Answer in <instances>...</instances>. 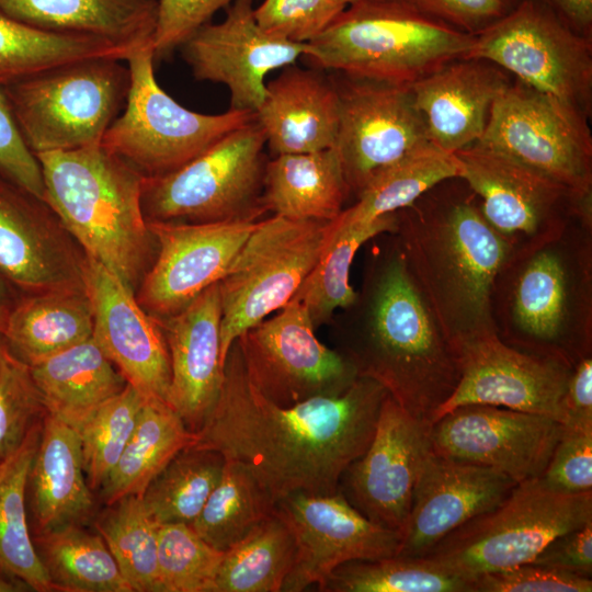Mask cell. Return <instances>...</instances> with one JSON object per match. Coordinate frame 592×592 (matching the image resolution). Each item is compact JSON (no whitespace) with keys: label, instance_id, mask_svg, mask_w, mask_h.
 I'll return each instance as SVG.
<instances>
[{"label":"cell","instance_id":"cell-1","mask_svg":"<svg viewBox=\"0 0 592 592\" xmlns=\"http://www.w3.org/2000/svg\"><path fill=\"white\" fill-rule=\"evenodd\" d=\"M386 395L380 384L358 376L339 396L278 406L250 382L235 342L219 397L193 446L244 466L275 503L295 493L332 494L371 444Z\"/></svg>","mask_w":592,"mask_h":592},{"label":"cell","instance_id":"cell-2","mask_svg":"<svg viewBox=\"0 0 592 592\" xmlns=\"http://www.w3.org/2000/svg\"><path fill=\"white\" fill-rule=\"evenodd\" d=\"M396 219L408 271L452 348L497 332L492 291L513 248L487 221L465 180L442 181Z\"/></svg>","mask_w":592,"mask_h":592},{"label":"cell","instance_id":"cell-3","mask_svg":"<svg viewBox=\"0 0 592 592\" xmlns=\"http://www.w3.org/2000/svg\"><path fill=\"white\" fill-rule=\"evenodd\" d=\"M592 223L578 219L557 239L514 253L496 277L499 338L573 367L592 353Z\"/></svg>","mask_w":592,"mask_h":592},{"label":"cell","instance_id":"cell-4","mask_svg":"<svg viewBox=\"0 0 592 592\" xmlns=\"http://www.w3.org/2000/svg\"><path fill=\"white\" fill-rule=\"evenodd\" d=\"M364 340L345 356L412 417L432 423L459 382L456 353L408 271L400 247L374 283Z\"/></svg>","mask_w":592,"mask_h":592},{"label":"cell","instance_id":"cell-5","mask_svg":"<svg viewBox=\"0 0 592 592\" xmlns=\"http://www.w3.org/2000/svg\"><path fill=\"white\" fill-rule=\"evenodd\" d=\"M35 156L44 202L83 254L136 293L155 241L141 205L144 177L102 144Z\"/></svg>","mask_w":592,"mask_h":592},{"label":"cell","instance_id":"cell-6","mask_svg":"<svg viewBox=\"0 0 592 592\" xmlns=\"http://www.w3.org/2000/svg\"><path fill=\"white\" fill-rule=\"evenodd\" d=\"M473 44V35L405 0H356L308 43L304 58L319 70L411 87L446 64L467 58Z\"/></svg>","mask_w":592,"mask_h":592},{"label":"cell","instance_id":"cell-7","mask_svg":"<svg viewBox=\"0 0 592 592\" xmlns=\"http://www.w3.org/2000/svg\"><path fill=\"white\" fill-rule=\"evenodd\" d=\"M592 520V491L566 493L542 477L460 525L421 558L465 581L531 562L555 537ZM469 583V582H468Z\"/></svg>","mask_w":592,"mask_h":592},{"label":"cell","instance_id":"cell-8","mask_svg":"<svg viewBox=\"0 0 592 592\" xmlns=\"http://www.w3.org/2000/svg\"><path fill=\"white\" fill-rule=\"evenodd\" d=\"M124 60L96 57L62 64L2 88L34 155L99 145L126 103Z\"/></svg>","mask_w":592,"mask_h":592},{"label":"cell","instance_id":"cell-9","mask_svg":"<svg viewBox=\"0 0 592 592\" xmlns=\"http://www.w3.org/2000/svg\"><path fill=\"white\" fill-rule=\"evenodd\" d=\"M339 225V216L295 220L274 215L259 221L218 282L224 367L234 343L294 297Z\"/></svg>","mask_w":592,"mask_h":592},{"label":"cell","instance_id":"cell-10","mask_svg":"<svg viewBox=\"0 0 592 592\" xmlns=\"http://www.w3.org/2000/svg\"><path fill=\"white\" fill-rule=\"evenodd\" d=\"M130 84L125 110L101 144L144 178L170 173L229 132L254 118V112L229 109L221 114L191 111L172 99L155 77L152 46L125 60Z\"/></svg>","mask_w":592,"mask_h":592},{"label":"cell","instance_id":"cell-11","mask_svg":"<svg viewBox=\"0 0 592 592\" xmlns=\"http://www.w3.org/2000/svg\"><path fill=\"white\" fill-rule=\"evenodd\" d=\"M264 147V133L254 116L181 168L144 178L146 219L213 223L261 215Z\"/></svg>","mask_w":592,"mask_h":592},{"label":"cell","instance_id":"cell-12","mask_svg":"<svg viewBox=\"0 0 592 592\" xmlns=\"http://www.w3.org/2000/svg\"><path fill=\"white\" fill-rule=\"evenodd\" d=\"M584 112L515 79L494 101L478 146L592 196V134Z\"/></svg>","mask_w":592,"mask_h":592},{"label":"cell","instance_id":"cell-13","mask_svg":"<svg viewBox=\"0 0 592 592\" xmlns=\"http://www.w3.org/2000/svg\"><path fill=\"white\" fill-rule=\"evenodd\" d=\"M462 179L487 221L513 248L527 252L559 238L578 219L592 221V196L476 144L455 152Z\"/></svg>","mask_w":592,"mask_h":592},{"label":"cell","instance_id":"cell-14","mask_svg":"<svg viewBox=\"0 0 592 592\" xmlns=\"http://www.w3.org/2000/svg\"><path fill=\"white\" fill-rule=\"evenodd\" d=\"M467 58L488 60L591 116L592 39L571 31L536 0H524L474 36Z\"/></svg>","mask_w":592,"mask_h":592},{"label":"cell","instance_id":"cell-15","mask_svg":"<svg viewBox=\"0 0 592 592\" xmlns=\"http://www.w3.org/2000/svg\"><path fill=\"white\" fill-rule=\"evenodd\" d=\"M314 326L307 307L292 298L236 341L248 378L270 401L289 407L339 396L357 379L351 362L321 343Z\"/></svg>","mask_w":592,"mask_h":592},{"label":"cell","instance_id":"cell-16","mask_svg":"<svg viewBox=\"0 0 592 592\" xmlns=\"http://www.w3.org/2000/svg\"><path fill=\"white\" fill-rule=\"evenodd\" d=\"M333 81L339 96L334 148L350 191L358 195L378 172L430 140L411 87L344 75Z\"/></svg>","mask_w":592,"mask_h":592},{"label":"cell","instance_id":"cell-17","mask_svg":"<svg viewBox=\"0 0 592 592\" xmlns=\"http://www.w3.org/2000/svg\"><path fill=\"white\" fill-rule=\"evenodd\" d=\"M275 511L296 546L283 592H300L314 584L320 591L342 563L398 554L401 535L366 519L340 490L326 496L291 494L276 502Z\"/></svg>","mask_w":592,"mask_h":592},{"label":"cell","instance_id":"cell-18","mask_svg":"<svg viewBox=\"0 0 592 592\" xmlns=\"http://www.w3.org/2000/svg\"><path fill=\"white\" fill-rule=\"evenodd\" d=\"M562 431L547 415L470 403L431 423L430 441L435 454L497 469L519 483L543 476Z\"/></svg>","mask_w":592,"mask_h":592},{"label":"cell","instance_id":"cell-19","mask_svg":"<svg viewBox=\"0 0 592 592\" xmlns=\"http://www.w3.org/2000/svg\"><path fill=\"white\" fill-rule=\"evenodd\" d=\"M255 218L190 224L147 220L158 254L135 293L138 304L156 319L182 310L223 278L257 228Z\"/></svg>","mask_w":592,"mask_h":592},{"label":"cell","instance_id":"cell-20","mask_svg":"<svg viewBox=\"0 0 592 592\" xmlns=\"http://www.w3.org/2000/svg\"><path fill=\"white\" fill-rule=\"evenodd\" d=\"M431 423L401 408L387 392L365 453L342 474L339 490L373 523L403 533L422 465L432 452Z\"/></svg>","mask_w":592,"mask_h":592},{"label":"cell","instance_id":"cell-21","mask_svg":"<svg viewBox=\"0 0 592 592\" xmlns=\"http://www.w3.org/2000/svg\"><path fill=\"white\" fill-rule=\"evenodd\" d=\"M454 351L459 382L432 423L453 409L470 403L543 414L562 423V400L573 367L513 348L497 332L464 341Z\"/></svg>","mask_w":592,"mask_h":592},{"label":"cell","instance_id":"cell-22","mask_svg":"<svg viewBox=\"0 0 592 592\" xmlns=\"http://www.w3.org/2000/svg\"><path fill=\"white\" fill-rule=\"evenodd\" d=\"M252 4L253 0L234 1L221 22L204 24L180 48L195 79L228 88L230 109L255 112L265 94L266 75L294 65L309 45L265 33Z\"/></svg>","mask_w":592,"mask_h":592},{"label":"cell","instance_id":"cell-23","mask_svg":"<svg viewBox=\"0 0 592 592\" xmlns=\"http://www.w3.org/2000/svg\"><path fill=\"white\" fill-rule=\"evenodd\" d=\"M82 282L93 309L94 341L146 400L167 402L170 356L157 319L116 275L86 254Z\"/></svg>","mask_w":592,"mask_h":592},{"label":"cell","instance_id":"cell-24","mask_svg":"<svg viewBox=\"0 0 592 592\" xmlns=\"http://www.w3.org/2000/svg\"><path fill=\"white\" fill-rule=\"evenodd\" d=\"M73 239L41 198L0 173V274L29 293L83 286Z\"/></svg>","mask_w":592,"mask_h":592},{"label":"cell","instance_id":"cell-25","mask_svg":"<svg viewBox=\"0 0 592 592\" xmlns=\"http://www.w3.org/2000/svg\"><path fill=\"white\" fill-rule=\"evenodd\" d=\"M516 485L497 469L432 451L419 473L397 556L422 557L451 532L500 504Z\"/></svg>","mask_w":592,"mask_h":592},{"label":"cell","instance_id":"cell-26","mask_svg":"<svg viewBox=\"0 0 592 592\" xmlns=\"http://www.w3.org/2000/svg\"><path fill=\"white\" fill-rule=\"evenodd\" d=\"M157 321L170 356L167 403L196 433L213 410L224 382L219 283L207 287L179 312Z\"/></svg>","mask_w":592,"mask_h":592},{"label":"cell","instance_id":"cell-27","mask_svg":"<svg viewBox=\"0 0 592 592\" xmlns=\"http://www.w3.org/2000/svg\"><path fill=\"white\" fill-rule=\"evenodd\" d=\"M508 75L488 60L459 58L411 86L430 143L449 153L477 143L494 101L512 82Z\"/></svg>","mask_w":592,"mask_h":592},{"label":"cell","instance_id":"cell-28","mask_svg":"<svg viewBox=\"0 0 592 592\" xmlns=\"http://www.w3.org/2000/svg\"><path fill=\"white\" fill-rule=\"evenodd\" d=\"M254 116L273 156L333 148L339 127L337 87L319 69L287 66L266 82Z\"/></svg>","mask_w":592,"mask_h":592},{"label":"cell","instance_id":"cell-29","mask_svg":"<svg viewBox=\"0 0 592 592\" xmlns=\"http://www.w3.org/2000/svg\"><path fill=\"white\" fill-rule=\"evenodd\" d=\"M36 534L91 520L94 499L76 429L46 413L26 488Z\"/></svg>","mask_w":592,"mask_h":592},{"label":"cell","instance_id":"cell-30","mask_svg":"<svg viewBox=\"0 0 592 592\" xmlns=\"http://www.w3.org/2000/svg\"><path fill=\"white\" fill-rule=\"evenodd\" d=\"M0 13L44 31L101 38L128 58L152 46L158 0H0Z\"/></svg>","mask_w":592,"mask_h":592},{"label":"cell","instance_id":"cell-31","mask_svg":"<svg viewBox=\"0 0 592 592\" xmlns=\"http://www.w3.org/2000/svg\"><path fill=\"white\" fill-rule=\"evenodd\" d=\"M351 193L337 149L284 153L267 161L262 203L295 220H332Z\"/></svg>","mask_w":592,"mask_h":592},{"label":"cell","instance_id":"cell-32","mask_svg":"<svg viewBox=\"0 0 592 592\" xmlns=\"http://www.w3.org/2000/svg\"><path fill=\"white\" fill-rule=\"evenodd\" d=\"M93 309L84 286L29 294L15 301L1 335L33 366L92 337Z\"/></svg>","mask_w":592,"mask_h":592},{"label":"cell","instance_id":"cell-33","mask_svg":"<svg viewBox=\"0 0 592 592\" xmlns=\"http://www.w3.org/2000/svg\"><path fill=\"white\" fill-rule=\"evenodd\" d=\"M31 371L46 413L76 430L127 384L92 337L31 366Z\"/></svg>","mask_w":592,"mask_h":592},{"label":"cell","instance_id":"cell-34","mask_svg":"<svg viewBox=\"0 0 592 592\" xmlns=\"http://www.w3.org/2000/svg\"><path fill=\"white\" fill-rule=\"evenodd\" d=\"M42 421L0 460V573L37 592L55 591L38 557L27 521L26 488Z\"/></svg>","mask_w":592,"mask_h":592},{"label":"cell","instance_id":"cell-35","mask_svg":"<svg viewBox=\"0 0 592 592\" xmlns=\"http://www.w3.org/2000/svg\"><path fill=\"white\" fill-rule=\"evenodd\" d=\"M196 440V433L167 402L146 400L119 459L100 487L103 502L107 505L126 496H141L169 462Z\"/></svg>","mask_w":592,"mask_h":592},{"label":"cell","instance_id":"cell-36","mask_svg":"<svg viewBox=\"0 0 592 592\" xmlns=\"http://www.w3.org/2000/svg\"><path fill=\"white\" fill-rule=\"evenodd\" d=\"M33 542L55 591L133 592L99 533L68 525L38 533Z\"/></svg>","mask_w":592,"mask_h":592},{"label":"cell","instance_id":"cell-37","mask_svg":"<svg viewBox=\"0 0 592 592\" xmlns=\"http://www.w3.org/2000/svg\"><path fill=\"white\" fill-rule=\"evenodd\" d=\"M462 177V164L429 143L378 172L341 215L348 224H368L407 207L444 180Z\"/></svg>","mask_w":592,"mask_h":592},{"label":"cell","instance_id":"cell-38","mask_svg":"<svg viewBox=\"0 0 592 592\" xmlns=\"http://www.w3.org/2000/svg\"><path fill=\"white\" fill-rule=\"evenodd\" d=\"M126 60L127 55L98 37L44 31L0 13V88L46 69L87 58Z\"/></svg>","mask_w":592,"mask_h":592},{"label":"cell","instance_id":"cell-39","mask_svg":"<svg viewBox=\"0 0 592 592\" xmlns=\"http://www.w3.org/2000/svg\"><path fill=\"white\" fill-rule=\"evenodd\" d=\"M295 549L291 530L275 511L224 551L212 592H281Z\"/></svg>","mask_w":592,"mask_h":592},{"label":"cell","instance_id":"cell-40","mask_svg":"<svg viewBox=\"0 0 592 592\" xmlns=\"http://www.w3.org/2000/svg\"><path fill=\"white\" fill-rule=\"evenodd\" d=\"M339 218L334 237L293 297L307 307L314 325L354 305L358 295L350 284V271L357 250L369 239L397 229L396 213L368 224H348L341 214Z\"/></svg>","mask_w":592,"mask_h":592},{"label":"cell","instance_id":"cell-41","mask_svg":"<svg viewBox=\"0 0 592 592\" xmlns=\"http://www.w3.org/2000/svg\"><path fill=\"white\" fill-rule=\"evenodd\" d=\"M276 503L241 464L225 460L219 482L190 524L210 546L225 551L274 514Z\"/></svg>","mask_w":592,"mask_h":592},{"label":"cell","instance_id":"cell-42","mask_svg":"<svg viewBox=\"0 0 592 592\" xmlns=\"http://www.w3.org/2000/svg\"><path fill=\"white\" fill-rule=\"evenodd\" d=\"M224 466L225 458L217 451L182 449L143 492L147 512L158 524H191L219 482Z\"/></svg>","mask_w":592,"mask_h":592},{"label":"cell","instance_id":"cell-43","mask_svg":"<svg viewBox=\"0 0 592 592\" xmlns=\"http://www.w3.org/2000/svg\"><path fill=\"white\" fill-rule=\"evenodd\" d=\"M158 525L138 494L107 504L94 520V528L133 592H162L158 572Z\"/></svg>","mask_w":592,"mask_h":592},{"label":"cell","instance_id":"cell-44","mask_svg":"<svg viewBox=\"0 0 592 592\" xmlns=\"http://www.w3.org/2000/svg\"><path fill=\"white\" fill-rule=\"evenodd\" d=\"M320 591L470 592V585L421 557L392 556L342 563L330 573Z\"/></svg>","mask_w":592,"mask_h":592},{"label":"cell","instance_id":"cell-45","mask_svg":"<svg viewBox=\"0 0 592 592\" xmlns=\"http://www.w3.org/2000/svg\"><path fill=\"white\" fill-rule=\"evenodd\" d=\"M146 399L129 384L99 406L77 430L91 489H100L129 441Z\"/></svg>","mask_w":592,"mask_h":592},{"label":"cell","instance_id":"cell-46","mask_svg":"<svg viewBox=\"0 0 592 592\" xmlns=\"http://www.w3.org/2000/svg\"><path fill=\"white\" fill-rule=\"evenodd\" d=\"M224 551L190 524L158 525V572L162 592H212Z\"/></svg>","mask_w":592,"mask_h":592},{"label":"cell","instance_id":"cell-47","mask_svg":"<svg viewBox=\"0 0 592 592\" xmlns=\"http://www.w3.org/2000/svg\"><path fill=\"white\" fill-rule=\"evenodd\" d=\"M45 414L31 366L10 350L0 333V460L21 445Z\"/></svg>","mask_w":592,"mask_h":592},{"label":"cell","instance_id":"cell-48","mask_svg":"<svg viewBox=\"0 0 592 592\" xmlns=\"http://www.w3.org/2000/svg\"><path fill=\"white\" fill-rule=\"evenodd\" d=\"M345 8L341 0H264L253 9V15L258 25L274 37L309 43Z\"/></svg>","mask_w":592,"mask_h":592},{"label":"cell","instance_id":"cell-49","mask_svg":"<svg viewBox=\"0 0 592 592\" xmlns=\"http://www.w3.org/2000/svg\"><path fill=\"white\" fill-rule=\"evenodd\" d=\"M542 478L561 492L592 491V428L563 425Z\"/></svg>","mask_w":592,"mask_h":592},{"label":"cell","instance_id":"cell-50","mask_svg":"<svg viewBox=\"0 0 592 592\" xmlns=\"http://www.w3.org/2000/svg\"><path fill=\"white\" fill-rule=\"evenodd\" d=\"M470 592H591L592 579L532 562L468 581Z\"/></svg>","mask_w":592,"mask_h":592},{"label":"cell","instance_id":"cell-51","mask_svg":"<svg viewBox=\"0 0 592 592\" xmlns=\"http://www.w3.org/2000/svg\"><path fill=\"white\" fill-rule=\"evenodd\" d=\"M236 0H158L152 39L155 60L168 57L213 15Z\"/></svg>","mask_w":592,"mask_h":592},{"label":"cell","instance_id":"cell-52","mask_svg":"<svg viewBox=\"0 0 592 592\" xmlns=\"http://www.w3.org/2000/svg\"><path fill=\"white\" fill-rule=\"evenodd\" d=\"M421 13L476 36L512 13L524 0H405Z\"/></svg>","mask_w":592,"mask_h":592},{"label":"cell","instance_id":"cell-53","mask_svg":"<svg viewBox=\"0 0 592 592\" xmlns=\"http://www.w3.org/2000/svg\"><path fill=\"white\" fill-rule=\"evenodd\" d=\"M0 173L44 201L41 164L27 147L0 88Z\"/></svg>","mask_w":592,"mask_h":592},{"label":"cell","instance_id":"cell-54","mask_svg":"<svg viewBox=\"0 0 592 592\" xmlns=\"http://www.w3.org/2000/svg\"><path fill=\"white\" fill-rule=\"evenodd\" d=\"M531 562L592 579V520L555 537Z\"/></svg>","mask_w":592,"mask_h":592},{"label":"cell","instance_id":"cell-55","mask_svg":"<svg viewBox=\"0 0 592 592\" xmlns=\"http://www.w3.org/2000/svg\"><path fill=\"white\" fill-rule=\"evenodd\" d=\"M562 408L563 425L592 428V356L583 357L573 366Z\"/></svg>","mask_w":592,"mask_h":592},{"label":"cell","instance_id":"cell-56","mask_svg":"<svg viewBox=\"0 0 592 592\" xmlns=\"http://www.w3.org/2000/svg\"><path fill=\"white\" fill-rule=\"evenodd\" d=\"M574 33L592 39V0H536Z\"/></svg>","mask_w":592,"mask_h":592},{"label":"cell","instance_id":"cell-57","mask_svg":"<svg viewBox=\"0 0 592 592\" xmlns=\"http://www.w3.org/2000/svg\"><path fill=\"white\" fill-rule=\"evenodd\" d=\"M11 284L0 274V333L3 330L7 318L15 304L11 292Z\"/></svg>","mask_w":592,"mask_h":592},{"label":"cell","instance_id":"cell-58","mask_svg":"<svg viewBox=\"0 0 592 592\" xmlns=\"http://www.w3.org/2000/svg\"><path fill=\"white\" fill-rule=\"evenodd\" d=\"M29 590L30 589L24 583L0 573V592H20Z\"/></svg>","mask_w":592,"mask_h":592},{"label":"cell","instance_id":"cell-59","mask_svg":"<svg viewBox=\"0 0 592 592\" xmlns=\"http://www.w3.org/2000/svg\"><path fill=\"white\" fill-rule=\"evenodd\" d=\"M342 2H344L346 5L355 2L356 0H341Z\"/></svg>","mask_w":592,"mask_h":592}]
</instances>
